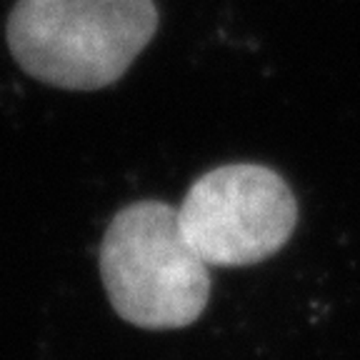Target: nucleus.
<instances>
[{
  "label": "nucleus",
  "mask_w": 360,
  "mask_h": 360,
  "mask_svg": "<svg viewBox=\"0 0 360 360\" xmlns=\"http://www.w3.org/2000/svg\"><path fill=\"white\" fill-rule=\"evenodd\" d=\"M158 30L153 0H18L8 48L45 85L101 90L125 75Z\"/></svg>",
  "instance_id": "f257e3e1"
},
{
  "label": "nucleus",
  "mask_w": 360,
  "mask_h": 360,
  "mask_svg": "<svg viewBox=\"0 0 360 360\" xmlns=\"http://www.w3.org/2000/svg\"><path fill=\"white\" fill-rule=\"evenodd\" d=\"M98 258L112 310L135 328L178 330L208 305L210 265L193 250L168 202L125 205L108 225Z\"/></svg>",
  "instance_id": "f03ea898"
},
{
  "label": "nucleus",
  "mask_w": 360,
  "mask_h": 360,
  "mask_svg": "<svg viewBox=\"0 0 360 360\" xmlns=\"http://www.w3.org/2000/svg\"><path fill=\"white\" fill-rule=\"evenodd\" d=\"M178 220L193 250L208 265L243 268L285 245L298 223V202L276 170L231 163L193 183Z\"/></svg>",
  "instance_id": "7ed1b4c3"
}]
</instances>
